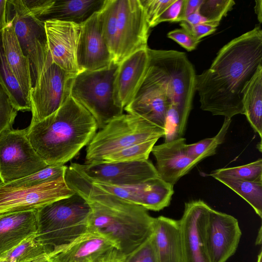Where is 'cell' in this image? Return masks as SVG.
<instances>
[{"label":"cell","instance_id":"4","mask_svg":"<svg viewBox=\"0 0 262 262\" xmlns=\"http://www.w3.org/2000/svg\"><path fill=\"white\" fill-rule=\"evenodd\" d=\"M99 14L103 37L113 62L119 64L148 48L150 28L140 0H105Z\"/></svg>","mask_w":262,"mask_h":262},{"label":"cell","instance_id":"26","mask_svg":"<svg viewBox=\"0 0 262 262\" xmlns=\"http://www.w3.org/2000/svg\"><path fill=\"white\" fill-rule=\"evenodd\" d=\"M105 0H54L39 18L43 21L57 20L82 25L99 12Z\"/></svg>","mask_w":262,"mask_h":262},{"label":"cell","instance_id":"50","mask_svg":"<svg viewBox=\"0 0 262 262\" xmlns=\"http://www.w3.org/2000/svg\"><path fill=\"white\" fill-rule=\"evenodd\" d=\"M2 184V182H0V185H1Z\"/></svg>","mask_w":262,"mask_h":262},{"label":"cell","instance_id":"19","mask_svg":"<svg viewBox=\"0 0 262 262\" xmlns=\"http://www.w3.org/2000/svg\"><path fill=\"white\" fill-rule=\"evenodd\" d=\"M77 62L80 73L99 70L113 62L103 37L99 12L94 14L81 25Z\"/></svg>","mask_w":262,"mask_h":262},{"label":"cell","instance_id":"11","mask_svg":"<svg viewBox=\"0 0 262 262\" xmlns=\"http://www.w3.org/2000/svg\"><path fill=\"white\" fill-rule=\"evenodd\" d=\"M76 76L66 72L53 62L46 69L30 90V124L44 119L66 102L71 96Z\"/></svg>","mask_w":262,"mask_h":262},{"label":"cell","instance_id":"17","mask_svg":"<svg viewBox=\"0 0 262 262\" xmlns=\"http://www.w3.org/2000/svg\"><path fill=\"white\" fill-rule=\"evenodd\" d=\"M242 235L237 220L210 208L205 240L211 262H226L236 251Z\"/></svg>","mask_w":262,"mask_h":262},{"label":"cell","instance_id":"1","mask_svg":"<svg viewBox=\"0 0 262 262\" xmlns=\"http://www.w3.org/2000/svg\"><path fill=\"white\" fill-rule=\"evenodd\" d=\"M262 65V30L257 26L218 52L210 68L195 76L200 108L231 119L244 115L242 91Z\"/></svg>","mask_w":262,"mask_h":262},{"label":"cell","instance_id":"24","mask_svg":"<svg viewBox=\"0 0 262 262\" xmlns=\"http://www.w3.org/2000/svg\"><path fill=\"white\" fill-rule=\"evenodd\" d=\"M152 237L157 262H183L178 220L156 217Z\"/></svg>","mask_w":262,"mask_h":262},{"label":"cell","instance_id":"30","mask_svg":"<svg viewBox=\"0 0 262 262\" xmlns=\"http://www.w3.org/2000/svg\"><path fill=\"white\" fill-rule=\"evenodd\" d=\"M48 249L35 238L30 237L0 256V262H33L50 255Z\"/></svg>","mask_w":262,"mask_h":262},{"label":"cell","instance_id":"37","mask_svg":"<svg viewBox=\"0 0 262 262\" xmlns=\"http://www.w3.org/2000/svg\"><path fill=\"white\" fill-rule=\"evenodd\" d=\"M174 0H140L149 28L155 27L158 18Z\"/></svg>","mask_w":262,"mask_h":262},{"label":"cell","instance_id":"20","mask_svg":"<svg viewBox=\"0 0 262 262\" xmlns=\"http://www.w3.org/2000/svg\"><path fill=\"white\" fill-rule=\"evenodd\" d=\"M123 258L114 245L103 236L89 231L73 242L50 255L52 262H104Z\"/></svg>","mask_w":262,"mask_h":262},{"label":"cell","instance_id":"38","mask_svg":"<svg viewBox=\"0 0 262 262\" xmlns=\"http://www.w3.org/2000/svg\"><path fill=\"white\" fill-rule=\"evenodd\" d=\"M123 260V262H157L152 235Z\"/></svg>","mask_w":262,"mask_h":262},{"label":"cell","instance_id":"35","mask_svg":"<svg viewBox=\"0 0 262 262\" xmlns=\"http://www.w3.org/2000/svg\"><path fill=\"white\" fill-rule=\"evenodd\" d=\"M235 4L233 0H203L199 12L208 23L220 24Z\"/></svg>","mask_w":262,"mask_h":262},{"label":"cell","instance_id":"32","mask_svg":"<svg viewBox=\"0 0 262 262\" xmlns=\"http://www.w3.org/2000/svg\"><path fill=\"white\" fill-rule=\"evenodd\" d=\"M209 176L215 179H231L249 181H262V159H258L247 164L217 169Z\"/></svg>","mask_w":262,"mask_h":262},{"label":"cell","instance_id":"5","mask_svg":"<svg viewBox=\"0 0 262 262\" xmlns=\"http://www.w3.org/2000/svg\"><path fill=\"white\" fill-rule=\"evenodd\" d=\"M91 212L87 201L76 192L50 203L37 210L35 238L50 255L56 252L89 231Z\"/></svg>","mask_w":262,"mask_h":262},{"label":"cell","instance_id":"13","mask_svg":"<svg viewBox=\"0 0 262 262\" xmlns=\"http://www.w3.org/2000/svg\"><path fill=\"white\" fill-rule=\"evenodd\" d=\"M75 193L64 176L35 186L6 188L0 185V216L38 209Z\"/></svg>","mask_w":262,"mask_h":262},{"label":"cell","instance_id":"6","mask_svg":"<svg viewBox=\"0 0 262 262\" xmlns=\"http://www.w3.org/2000/svg\"><path fill=\"white\" fill-rule=\"evenodd\" d=\"M164 135V130L131 114H122L96 133L86 148L84 163H98L106 156L130 145Z\"/></svg>","mask_w":262,"mask_h":262},{"label":"cell","instance_id":"46","mask_svg":"<svg viewBox=\"0 0 262 262\" xmlns=\"http://www.w3.org/2000/svg\"><path fill=\"white\" fill-rule=\"evenodd\" d=\"M33 262H52L50 259V256H45L38 258Z\"/></svg>","mask_w":262,"mask_h":262},{"label":"cell","instance_id":"34","mask_svg":"<svg viewBox=\"0 0 262 262\" xmlns=\"http://www.w3.org/2000/svg\"><path fill=\"white\" fill-rule=\"evenodd\" d=\"M158 140L135 144L105 157L99 162H129L148 160Z\"/></svg>","mask_w":262,"mask_h":262},{"label":"cell","instance_id":"22","mask_svg":"<svg viewBox=\"0 0 262 262\" xmlns=\"http://www.w3.org/2000/svg\"><path fill=\"white\" fill-rule=\"evenodd\" d=\"M147 48L139 50L119 64L114 83V96L123 108L134 98L146 73L148 64Z\"/></svg>","mask_w":262,"mask_h":262},{"label":"cell","instance_id":"10","mask_svg":"<svg viewBox=\"0 0 262 262\" xmlns=\"http://www.w3.org/2000/svg\"><path fill=\"white\" fill-rule=\"evenodd\" d=\"M169 105L165 76L157 64L149 58L143 79L134 98L124 109L128 114L139 117L164 130Z\"/></svg>","mask_w":262,"mask_h":262},{"label":"cell","instance_id":"45","mask_svg":"<svg viewBox=\"0 0 262 262\" xmlns=\"http://www.w3.org/2000/svg\"><path fill=\"white\" fill-rule=\"evenodd\" d=\"M255 5L254 7L255 13L257 15V19L259 23H262V1L256 0L255 1Z\"/></svg>","mask_w":262,"mask_h":262},{"label":"cell","instance_id":"3","mask_svg":"<svg viewBox=\"0 0 262 262\" xmlns=\"http://www.w3.org/2000/svg\"><path fill=\"white\" fill-rule=\"evenodd\" d=\"M97 122L71 96L57 111L27 128V137L40 158L48 165H64L91 141Z\"/></svg>","mask_w":262,"mask_h":262},{"label":"cell","instance_id":"8","mask_svg":"<svg viewBox=\"0 0 262 262\" xmlns=\"http://www.w3.org/2000/svg\"><path fill=\"white\" fill-rule=\"evenodd\" d=\"M148 56L162 71L167 84L170 105L187 125L195 91L196 74L185 53L148 48Z\"/></svg>","mask_w":262,"mask_h":262},{"label":"cell","instance_id":"12","mask_svg":"<svg viewBox=\"0 0 262 262\" xmlns=\"http://www.w3.org/2000/svg\"><path fill=\"white\" fill-rule=\"evenodd\" d=\"M8 2V21L13 26L24 54L28 58L31 69L32 86L53 62L49 51L45 21L31 15L15 13Z\"/></svg>","mask_w":262,"mask_h":262},{"label":"cell","instance_id":"16","mask_svg":"<svg viewBox=\"0 0 262 262\" xmlns=\"http://www.w3.org/2000/svg\"><path fill=\"white\" fill-rule=\"evenodd\" d=\"M91 182L101 189L124 201L155 211L168 207L174 193L173 186L159 177L141 183L128 185Z\"/></svg>","mask_w":262,"mask_h":262},{"label":"cell","instance_id":"43","mask_svg":"<svg viewBox=\"0 0 262 262\" xmlns=\"http://www.w3.org/2000/svg\"><path fill=\"white\" fill-rule=\"evenodd\" d=\"M8 2L7 0H0V33L8 25Z\"/></svg>","mask_w":262,"mask_h":262},{"label":"cell","instance_id":"21","mask_svg":"<svg viewBox=\"0 0 262 262\" xmlns=\"http://www.w3.org/2000/svg\"><path fill=\"white\" fill-rule=\"evenodd\" d=\"M186 144L182 137L154 145L152 149L159 177L172 186L200 162L188 155Z\"/></svg>","mask_w":262,"mask_h":262},{"label":"cell","instance_id":"39","mask_svg":"<svg viewBox=\"0 0 262 262\" xmlns=\"http://www.w3.org/2000/svg\"><path fill=\"white\" fill-rule=\"evenodd\" d=\"M167 37L174 40L188 51L195 50L201 40L198 39L182 28L176 29L167 33Z\"/></svg>","mask_w":262,"mask_h":262},{"label":"cell","instance_id":"44","mask_svg":"<svg viewBox=\"0 0 262 262\" xmlns=\"http://www.w3.org/2000/svg\"><path fill=\"white\" fill-rule=\"evenodd\" d=\"M183 21L191 25L208 23L207 19L200 14L199 10L186 17Z\"/></svg>","mask_w":262,"mask_h":262},{"label":"cell","instance_id":"7","mask_svg":"<svg viewBox=\"0 0 262 262\" xmlns=\"http://www.w3.org/2000/svg\"><path fill=\"white\" fill-rule=\"evenodd\" d=\"M119 64L95 71H83L73 81L71 97L82 105L95 119L101 129L112 119L123 114V108L116 103L114 83Z\"/></svg>","mask_w":262,"mask_h":262},{"label":"cell","instance_id":"15","mask_svg":"<svg viewBox=\"0 0 262 262\" xmlns=\"http://www.w3.org/2000/svg\"><path fill=\"white\" fill-rule=\"evenodd\" d=\"M211 207L201 200L185 203L179 221L183 262H211L206 244L205 227Z\"/></svg>","mask_w":262,"mask_h":262},{"label":"cell","instance_id":"28","mask_svg":"<svg viewBox=\"0 0 262 262\" xmlns=\"http://www.w3.org/2000/svg\"><path fill=\"white\" fill-rule=\"evenodd\" d=\"M0 84L9 96L16 110L31 111L30 99L22 90L6 59L0 33Z\"/></svg>","mask_w":262,"mask_h":262},{"label":"cell","instance_id":"31","mask_svg":"<svg viewBox=\"0 0 262 262\" xmlns=\"http://www.w3.org/2000/svg\"><path fill=\"white\" fill-rule=\"evenodd\" d=\"M231 122V119L225 118L221 128L215 136L205 138L193 144H186L188 155L200 162L208 157L215 155L217 147L225 139Z\"/></svg>","mask_w":262,"mask_h":262},{"label":"cell","instance_id":"47","mask_svg":"<svg viewBox=\"0 0 262 262\" xmlns=\"http://www.w3.org/2000/svg\"><path fill=\"white\" fill-rule=\"evenodd\" d=\"M261 243V227H260L258 233V236L257 237L256 240V244L258 245H260Z\"/></svg>","mask_w":262,"mask_h":262},{"label":"cell","instance_id":"42","mask_svg":"<svg viewBox=\"0 0 262 262\" xmlns=\"http://www.w3.org/2000/svg\"><path fill=\"white\" fill-rule=\"evenodd\" d=\"M203 0H184L182 10L179 22L199 10Z\"/></svg>","mask_w":262,"mask_h":262},{"label":"cell","instance_id":"2","mask_svg":"<svg viewBox=\"0 0 262 262\" xmlns=\"http://www.w3.org/2000/svg\"><path fill=\"white\" fill-rule=\"evenodd\" d=\"M64 179L69 187L82 196L91 208L89 231L99 233L112 242L122 258L151 236L155 217L143 207L101 189L70 165L67 167Z\"/></svg>","mask_w":262,"mask_h":262},{"label":"cell","instance_id":"27","mask_svg":"<svg viewBox=\"0 0 262 262\" xmlns=\"http://www.w3.org/2000/svg\"><path fill=\"white\" fill-rule=\"evenodd\" d=\"M244 115L253 130L262 137V65L242 91Z\"/></svg>","mask_w":262,"mask_h":262},{"label":"cell","instance_id":"23","mask_svg":"<svg viewBox=\"0 0 262 262\" xmlns=\"http://www.w3.org/2000/svg\"><path fill=\"white\" fill-rule=\"evenodd\" d=\"M37 229V210L0 216V256L27 238L35 236Z\"/></svg>","mask_w":262,"mask_h":262},{"label":"cell","instance_id":"41","mask_svg":"<svg viewBox=\"0 0 262 262\" xmlns=\"http://www.w3.org/2000/svg\"><path fill=\"white\" fill-rule=\"evenodd\" d=\"M184 0H174L158 18L156 25L163 22H179Z\"/></svg>","mask_w":262,"mask_h":262},{"label":"cell","instance_id":"33","mask_svg":"<svg viewBox=\"0 0 262 262\" xmlns=\"http://www.w3.org/2000/svg\"><path fill=\"white\" fill-rule=\"evenodd\" d=\"M67 168L64 165H50L32 174L1 186L6 188L31 187L64 177Z\"/></svg>","mask_w":262,"mask_h":262},{"label":"cell","instance_id":"48","mask_svg":"<svg viewBox=\"0 0 262 262\" xmlns=\"http://www.w3.org/2000/svg\"><path fill=\"white\" fill-rule=\"evenodd\" d=\"M104 262H123V258L120 257H114Z\"/></svg>","mask_w":262,"mask_h":262},{"label":"cell","instance_id":"36","mask_svg":"<svg viewBox=\"0 0 262 262\" xmlns=\"http://www.w3.org/2000/svg\"><path fill=\"white\" fill-rule=\"evenodd\" d=\"M17 112L0 84V135L4 131L12 128Z\"/></svg>","mask_w":262,"mask_h":262},{"label":"cell","instance_id":"9","mask_svg":"<svg viewBox=\"0 0 262 262\" xmlns=\"http://www.w3.org/2000/svg\"><path fill=\"white\" fill-rule=\"evenodd\" d=\"M47 166L32 146L27 128H11L0 135V180L2 184L21 179Z\"/></svg>","mask_w":262,"mask_h":262},{"label":"cell","instance_id":"40","mask_svg":"<svg viewBox=\"0 0 262 262\" xmlns=\"http://www.w3.org/2000/svg\"><path fill=\"white\" fill-rule=\"evenodd\" d=\"M180 26L195 38L201 40L202 38L213 34L216 30L219 24L206 23L195 25H191L182 21Z\"/></svg>","mask_w":262,"mask_h":262},{"label":"cell","instance_id":"49","mask_svg":"<svg viewBox=\"0 0 262 262\" xmlns=\"http://www.w3.org/2000/svg\"><path fill=\"white\" fill-rule=\"evenodd\" d=\"M257 262H262V252L260 251L257 256Z\"/></svg>","mask_w":262,"mask_h":262},{"label":"cell","instance_id":"25","mask_svg":"<svg viewBox=\"0 0 262 262\" xmlns=\"http://www.w3.org/2000/svg\"><path fill=\"white\" fill-rule=\"evenodd\" d=\"M1 37L8 65L22 90L30 99V92L32 87L30 62L22 51L13 26L10 21L1 32Z\"/></svg>","mask_w":262,"mask_h":262},{"label":"cell","instance_id":"14","mask_svg":"<svg viewBox=\"0 0 262 262\" xmlns=\"http://www.w3.org/2000/svg\"><path fill=\"white\" fill-rule=\"evenodd\" d=\"M70 165L92 182L115 185L137 184L159 177L152 163L148 160L98 162Z\"/></svg>","mask_w":262,"mask_h":262},{"label":"cell","instance_id":"18","mask_svg":"<svg viewBox=\"0 0 262 262\" xmlns=\"http://www.w3.org/2000/svg\"><path fill=\"white\" fill-rule=\"evenodd\" d=\"M45 25L53 62L77 75L80 73L77 50L82 25L52 19L45 21Z\"/></svg>","mask_w":262,"mask_h":262},{"label":"cell","instance_id":"29","mask_svg":"<svg viewBox=\"0 0 262 262\" xmlns=\"http://www.w3.org/2000/svg\"><path fill=\"white\" fill-rule=\"evenodd\" d=\"M236 192L262 217V181H249L231 179H216Z\"/></svg>","mask_w":262,"mask_h":262}]
</instances>
